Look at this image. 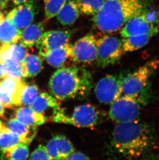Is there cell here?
Wrapping results in <instances>:
<instances>
[{"label": "cell", "instance_id": "6da1fadb", "mask_svg": "<svg viewBox=\"0 0 159 160\" xmlns=\"http://www.w3.org/2000/svg\"><path fill=\"white\" fill-rule=\"evenodd\" d=\"M153 135L148 125L138 119L117 124L113 132L112 150L120 158L137 159L152 147Z\"/></svg>", "mask_w": 159, "mask_h": 160}, {"label": "cell", "instance_id": "7a4b0ae2", "mask_svg": "<svg viewBox=\"0 0 159 160\" xmlns=\"http://www.w3.org/2000/svg\"><path fill=\"white\" fill-rule=\"evenodd\" d=\"M92 88L91 73L82 67L60 68L51 76L49 82L50 91L60 101L84 100L89 95Z\"/></svg>", "mask_w": 159, "mask_h": 160}, {"label": "cell", "instance_id": "3957f363", "mask_svg": "<svg viewBox=\"0 0 159 160\" xmlns=\"http://www.w3.org/2000/svg\"><path fill=\"white\" fill-rule=\"evenodd\" d=\"M146 0H104L93 22L99 31L112 33L120 30L131 18L145 11Z\"/></svg>", "mask_w": 159, "mask_h": 160}, {"label": "cell", "instance_id": "277c9868", "mask_svg": "<svg viewBox=\"0 0 159 160\" xmlns=\"http://www.w3.org/2000/svg\"><path fill=\"white\" fill-rule=\"evenodd\" d=\"M99 110L93 105L86 104L75 107L71 114L60 108L52 118L54 122L74 125L79 128H92L99 122Z\"/></svg>", "mask_w": 159, "mask_h": 160}, {"label": "cell", "instance_id": "5b68a950", "mask_svg": "<svg viewBox=\"0 0 159 160\" xmlns=\"http://www.w3.org/2000/svg\"><path fill=\"white\" fill-rule=\"evenodd\" d=\"M159 67V60L148 62L132 72L123 76L121 82L122 94L140 97L149 78Z\"/></svg>", "mask_w": 159, "mask_h": 160}, {"label": "cell", "instance_id": "8992f818", "mask_svg": "<svg viewBox=\"0 0 159 160\" xmlns=\"http://www.w3.org/2000/svg\"><path fill=\"white\" fill-rule=\"evenodd\" d=\"M159 32V14L146 9L129 19L121 29L120 34L123 38L145 34L156 36Z\"/></svg>", "mask_w": 159, "mask_h": 160}, {"label": "cell", "instance_id": "52a82bcc", "mask_svg": "<svg viewBox=\"0 0 159 160\" xmlns=\"http://www.w3.org/2000/svg\"><path fill=\"white\" fill-rule=\"evenodd\" d=\"M140 97L133 95H121L111 104L108 116L120 124L138 119L141 112Z\"/></svg>", "mask_w": 159, "mask_h": 160}, {"label": "cell", "instance_id": "ba28073f", "mask_svg": "<svg viewBox=\"0 0 159 160\" xmlns=\"http://www.w3.org/2000/svg\"><path fill=\"white\" fill-rule=\"evenodd\" d=\"M96 64L104 68L118 62L123 53L122 39L116 36L104 35L97 39Z\"/></svg>", "mask_w": 159, "mask_h": 160}, {"label": "cell", "instance_id": "9c48e42d", "mask_svg": "<svg viewBox=\"0 0 159 160\" xmlns=\"http://www.w3.org/2000/svg\"><path fill=\"white\" fill-rule=\"evenodd\" d=\"M123 75H108L96 83L95 94L98 101L104 104H111L122 94Z\"/></svg>", "mask_w": 159, "mask_h": 160}, {"label": "cell", "instance_id": "30bf717a", "mask_svg": "<svg viewBox=\"0 0 159 160\" xmlns=\"http://www.w3.org/2000/svg\"><path fill=\"white\" fill-rule=\"evenodd\" d=\"M97 39L89 33L80 38L72 46L71 60L77 64H91L95 62L97 52Z\"/></svg>", "mask_w": 159, "mask_h": 160}, {"label": "cell", "instance_id": "8fae6325", "mask_svg": "<svg viewBox=\"0 0 159 160\" xmlns=\"http://www.w3.org/2000/svg\"><path fill=\"white\" fill-rule=\"evenodd\" d=\"M38 8L36 0H27L12 9L6 17L16 27L22 30L33 22Z\"/></svg>", "mask_w": 159, "mask_h": 160}, {"label": "cell", "instance_id": "7c38bea8", "mask_svg": "<svg viewBox=\"0 0 159 160\" xmlns=\"http://www.w3.org/2000/svg\"><path fill=\"white\" fill-rule=\"evenodd\" d=\"M74 30H50L44 32L36 44L39 54L44 58L49 52L69 42Z\"/></svg>", "mask_w": 159, "mask_h": 160}, {"label": "cell", "instance_id": "4fadbf2b", "mask_svg": "<svg viewBox=\"0 0 159 160\" xmlns=\"http://www.w3.org/2000/svg\"><path fill=\"white\" fill-rule=\"evenodd\" d=\"M30 107L35 112L42 115L47 120L52 119L60 108L59 100L52 95L46 92L39 94Z\"/></svg>", "mask_w": 159, "mask_h": 160}, {"label": "cell", "instance_id": "5bb4252c", "mask_svg": "<svg viewBox=\"0 0 159 160\" xmlns=\"http://www.w3.org/2000/svg\"><path fill=\"white\" fill-rule=\"evenodd\" d=\"M46 149L51 160H65L75 151L74 146L70 141L61 135H56L50 140Z\"/></svg>", "mask_w": 159, "mask_h": 160}, {"label": "cell", "instance_id": "9a60e30c", "mask_svg": "<svg viewBox=\"0 0 159 160\" xmlns=\"http://www.w3.org/2000/svg\"><path fill=\"white\" fill-rule=\"evenodd\" d=\"M45 30L43 22L34 23L21 30L19 42L26 48L36 45L41 39Z\"/></svg>", "mask_w": 159, "mask_h": 160}, {"label": "cell", "instance_id": "2e32d148", "mask_svg": "<svg viewBox=\"0 0 159 160\" xmlns=\"http://www.w3.org/2000/svg\"><path fill=\"white\" fill-rule=\"evenodd\" d=\"M5 127L19 136L23 142L30 143L37 133V127L26 125L18 121L15 118H11Z\"/></svg>", "mask_w": 159, "mask_h": 160}, {"label": "cell", "instance_id": "e0dca14e", "mask_svg": "<svg viewBox=\"0 0 159 160\" xmlns=\"http://www.w3.org/2000/svg\"><path fill=\"white\" fill-rule=\"evenodd\" d=\"M73 45L69 42L49 52L44 57L50 65L55 68L63 67L68 59L71 60Z\"/></svg>", "mask_w": 159, "mask_h": 160}, {"label": "cell", "instance_id": "ac0fdd59", "mask_svg": "<svg viewBox=\"0 0 159 160\" xmlns=\"http://www.w3.org/2000/svg\"><path fill=\"white\" fill-rule=\"evenodd\" d=\"M15 118L26 125L38 127L47 121L42 115L35 112L30 106H21L15 110Z\"/></svg>", "mask_w": 159, "mask_h": 160}, {"label": "cell", "instance_id": "d6986e66", "mask_svg": "<svg viewBox=\"0 0 159 160\" xmlns=\"http://www.w3.org/2000/svg\"><path fill=\"white\" fill-rule=\"evenodd\" d=\"M24 84L22 80L6 76L0 80V90L11 97L14 106H20V95Z\"/></svg>", "mask_w": 159, "mask_h": 160}, {"label": "cell", "instance_id": "ffe728a7", "mask_svg": "<svg viewBox=\"0 0 159 160\" xmlns=\"http://www.w3.org/2000/svg\"><path fill=\"white\" fill-rule=\"evenodd\" d=\"M80 14L76 0H68L56 17L63 26H71L78 19Z\"/></svg>", "mask_w": 159, "mask_h": 160}, {"label": "cell", "instance_id": "44dd1931", "mask_svg": "<svg viewBox=\"0 0 159 160\" xmlns=\"http://www.w3.org/2000/svg\"><path fill=\"white\" fill-rule=\"evenodd\" d=\"M21 33V30L16 27L6 17L0 21V42L2 45L19 42Z\"/></svg>", "mask_w": 159, "mask_h": 160}, {"label": "cell", "instance_id": "7402d4cb", "mask_svg": "<svg viewBox=\"0 0 159 160\" xmlns=\"http://www.w3.org/2000/svg\"><path fill=\"white\" fill-rule=\"evenodd\" d=\"M21 64L24 78H30L36 76L41 72L43 67V61L41 56L27 53Z\"/></svg>", "mask_w": 159, "mask_h": 160}, {"label": "cell", "instance_id": "603a6c76", "mask_svg": "<svg viewBox=\"0 0 159 160\" xmlns=\"http://www.w3.org/2000/svg\"><path fill=\"white\" fill-rule=\"evenodd\" d=\"M153 36L152 34H145L123 38V53L131 52L142 48L149 42Z\"/></svg>", "mask_w": 159, "mask_h": 160}, {"label": "cell", "instance_id": "cb8c5ba5", "mask_svg": "<svg viewBox=\"0 0 159 160\" xmlns=\"http://www.w3.org/2000/svg\"><path fill=\"white\" fill-rule=\"evenodd\" d=\"M29 144L24 142L16 145L8 149L1 150L2 160H26L29 157Z\"/></svg>", "mask_w": 159, "mask_h": 160}, {"label": "cell", "instance_id": "d4e9b609", "mask_svg": "<svg viewBox=\"0 0 159 160\" xmlns=\"http://www.w3.org/2000/svg\"><path fill=\"white\" fill-rule=\"evenodd\" d=\"M23 142L22 139L13 133L5 126L0 133V149L1 150L8 149Z\"/></svg>", "mask_w": 159, "mask_h": 160}, {"label": "cell", "instance_id": "484cf974", "mask_svg": "<svg viewBox=\"0 0 159 160\" xmlns=\"http://www.w3.org/2000/svg\"><path fill=\"white\" fill-rule=\"evenodd\" d=\"M104 0H76L81 14L93 16L97 13Z\"/></svg>", "mask_w": 159, "mask_h": 160}, {"label": "cell", "instance_id": "4316f807", "mask_svg": "<svg viewBox=\"0 0 159 160\" xmlns=\"http://www.w3.org/2000/svg\"><path fill=\"white\" fill-rule=\"evenodd\" d=\"M39 92L37 85L25 83L20 95V106H30L39 94Z\"/></svg>", "mask_w": 159, "mask_h": 160}, {"label": "cell", "instance_id": "83f0119b", "mask_svg": "<svg viewBox=\"0 0 159 160\" xmlns=\"http://www.w3.org/2000/svg\"><path fill=\"white\" fill-rule=\"evenodd\" d=\"M68 0H44L45 16L47 20L56 17Z\"/></svg>", "mask_w": 159, "mask_h": 160}, {"label": "cell", "instance_id": "f1b7e54d", "mask_svg": "<svg viewBox=\"0 0 159 160\" xmlns=\"http://www.w3.org/2000/svg\"><path fill=\"white\" fill-rule=\"evenodd\" d=\"M6 76L12 78L22 80L24 78L21 63L11 59H6L4 62Z\"/></svg>", "mask_w": 159, "mask_h": 160}, {"label": "cell", "instance_id": "f546056e", "mask_svg": "<svg viewBox=\"0 0 159 160\" xmlns=\"http://www.w3.org/2000/svg\"><path fill=\"white\" fill-rule=\"evenodd\" d=\"M29 159L30 160H51L46 147L44 145H39L37 148L31 153Z\"/></svg>", "mask_w": 159, "mask_h": 160}, {"label": "cell", "instance_id": "4dcf8cb0", "mask_svg": "<svg viewBox=\"0 0 159 160\" xmlns=\"http://www.w3.org/2000/svg\"><path fill=\"white\" fill-rule=\"evenodd\" d=\"M89 159V158L82 153L74 151L68 156L65 160H88Z\"/></svg>", "mask_w": 159, "mask_h": 160}, {"label": "cell", "instance_id": "1f68e13d", "mask_svg": "<svg viewBox=\"0 0 159 160\" xmlns=\"http://www.w3.org/2000/svg\"><path fill=\"white\" fill-rule=\"evenodd\" d=\"M5 77H6V74L4 64L0 62V80Z\"/></svg>", "mask_w": 159, "mask_h": 160}, {"label": "cell", "instance_id": "d6a6232c", "mask_svg": "<svg viewBox=\"0 0 159 160\" xmlns=\"http://www.w3.org/2000/svg\"><path fill=\"white\" fill-rule=\"evenodd\" d=\"M7 2L8 0H0V8L4 9L7 6Z\"/></svg>", "mask_w": 159, "mask_h": 160}, {"label": "cell", "instance_id": "836d02e7", "mask_svg": "<svg viewBox=\"0 0 159 160\" xmlns=\"http://www.w3.org/2000/svg\"><path fill=\"white\" fill-rule=\"evenodd\" d=\"M4 106H3V105L0 102V118H3L4 114Z\"/></svg>", "mask_w": 159, "mask_h": 160}, {"label": "cell", "instance_id": "e575fe53", "mask_svg": "<svg viewBox=\"0 0 159 160\" xmlns=\"http://www.w3.org/2000/svg\"><path fill=\"white\" fill-rule=\"evenodd\" d=\"M11 1L12 3H14V4L18 5L22 4V3H24L27 0H8V1Z\"/></svg>", "mask_w": 159, "mask_h": 160}, {"label": "cell", "instance_id": "d590c367", "mask_svg": "<svg viewBox=\"0 0 159 160\" xmlns=\"http://www.w3.org/2000/svg\"><path fill=\"white\" fill-rule=\"evenodd\" d=\"M4 17V15H3L2 11V8H0V21H1Z\"/></svg>", "mask_w": 159, "mask_h": 160}, {"label": "cell", "instance_id": "8d00e7d4", "mask_svg": "<svg viewBox=\"0 0 159 160\" xmlns=\"http://www.w3.org/2000/svg\"><path fill=\"white\" fill-rule=\"evenodd\" d=\"M4 127V125L2 123L1 121H0V133L1 132L2 130L3 129V128Z\"/></svg>", "mask_w": 159, "mask_h": 160}]
</instances>
